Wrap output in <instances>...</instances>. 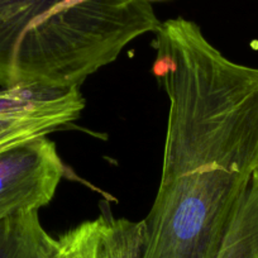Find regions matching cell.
I'll return each instance as SVG.
<instances>
[{
    "mask_svg": "<svg viewBox=\"0 0 258 258\" xmlns=\"http://www.w3.org/2000/svg\"><path fill=\"white\" fill-rule=\"evenodd\" d=\"M153 47L168 115L142 258H215L258 171V68L225 57L182 17L161 22Z\"/></svg>",
    "mask_w": 258,
    "mask_h": 258,
    "instance_id": "1",
    "label": "cell"
},
{
    "mask_svg": "<svg viewBox=\"0 0 258 258\" xmlns=\"http://www.w3.org/2000/svg\"><path fill=\"white\" fill-rule=\"evenodd\" d=\"M160 24L147 0H0V86L80 88Z\"/></svg>",
    "mask_w": 258,
    "mask_h": 258,
    "instance_id": "2",
    "label": "cell"
},
{
    "mask_svg": "<svg viewBox=\"0 0 258 258\" xmlns=\"http://www.w3.org/2000/svg\"><path fill=\"white\" fill-rule=\"evenodd\" d=\"M85 100L79 88L24 84L0 90V152L78 120Z\"/></svg>",
    "mask_w": 258,
    "mask_h": 258,
    "instance_id": "3",
    "label": "cell"
},
{
    "mask_svg": "<svg viewBox=\"0 0 258 258\" xmlns=\"http://www.w3.org/2000/svg\"><path fill=\"white\" fill-rule=\"evenodd\" d=\"M64 172L56 145L47 136L0 152V220L49 204Z\"/></svg>",
    "mask_w": 258,
    "mask_h": 258,
    "instance_id": "4",
    "label": "cell"
},
{
    "mask_svg": "<svg viewBox=\"0 0 258 258\" xmlns=\"http://www.w3.org/2000/svg\"><path fill=\"white\" fill-rule=\"evenodd\" d=\"M58 240L46 232L37 210L0 220V258H53Z\"/></svg>",
    "mask_w": 258,
    "mask_h": 258,
    "instance_id": "5",
    "label": "cell"
},
{
    "mask_svg": "<svg viewBox=\"0 0 258 258\" xmlns=\"http://www.w3.org/2000/svg\"><path fill=\"white\" fill-rule=\"evenodd\" d=\"M215 258H258V171L228 222Z\"/></svg>",
    "mask_w": 258,
    "mask_h": 258,
    "instance_id": "6",
    "label": "cell"
},
{
    "mask_svg": "<svg viewBox=\"0 0 258 258\" xmlns=\"http://www.w3.org/2000/svg\"><path fill=\"white\" fill-rule=\"evenodd\" d=\"M100 218L84 222L58 238L53 258H98Z\"/></svg>",
    "mask_w": 258,
    "mask_h": 258,
    "instance_id": "7",
    "label": "cell"
},
{
    "mask_svg": "<svg viewBox=\"0 0 258 258\" xmlns=\"http://www.w3.org/2000/svg\"><path fill=\"white\" fill-rule=\"evenodd\" d=\"M147 2H150V0H147Z\"/></svg>",
    "mask_w": 258,
    "mask_h": 258,
    "instance_id": "8",
    "label": "cell"
}]
</instances>
